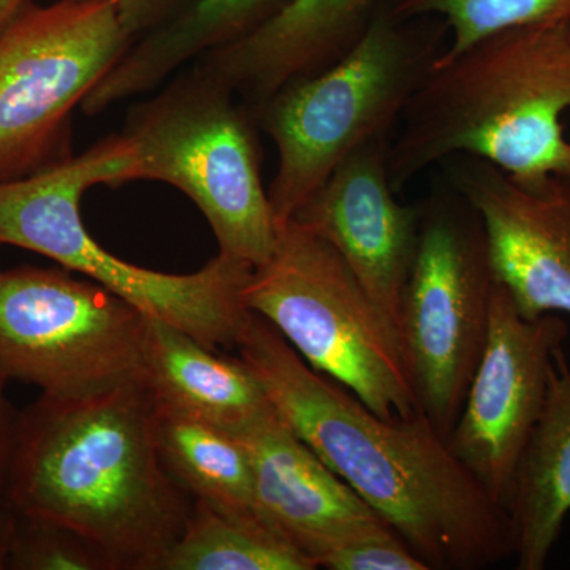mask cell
Instances as JSON below:
<instances>
[{
  "instance_id": "cell-4",
  "label": "cell",
  "mask_w": 570,
  "mask_h": 570,
  "mask_svg": "<svg viewBox=\"0 0 570 570\" xmlns=\"http://www.w3.org/2000/svg\"><path fill=\"white\" fill-rule=\"evenodd\" d=\"M258 130L234 89L194 62L135 104L121 132L97 142L104 184H171L204 213L219 254L255 268L272 257L281 235L262 184Z\"/></svg>"
},
{
  "instance_id": "cell-6",
  "label": "cell",
  "mask_w": 570,
  "mask_h": 570,
  "mask_svg": "<svg viewBox=\"0 0 570 570\" xmlns=\"http://www.w3.org/2000/svg\"><path fill=\"white\" fill-rule=\"evenodd\" d=\"M100 167L94 145L37 174L0 181V245L45 255L213 351L235 348L249 313L243 288L254 266L217 254L198 272L170 275L108 253L86 230L80 214L85 190L102 184Z\"/></svg>"
},
{
  "instance_id": "cell-20",
  "label": "cell",
  "mask_w": 570,
  "mask_h": 570,
  "mask_svg": "<svg viewBox=\"0 0 570 570\" xmlns=\"http://www.w3.org/2000/svg\"><path fill=\"white\" fill-rule=\"evenodd\" d=\"M313 560L257 517L194 499L186 530L157 570H314Z\"/></svg>"
},
{
  "instance_id": "cell-15",
  "label": "cell",
  "mask_w": 570,
  "mask_h": 570,
  "mask_svg": "<svg viewBox=\"0 0 570 570\" xmlns=\"http://www.w3.org/2000/svg\"><path fill=\"white\" fill-rule=\"evenodd\" d=\"M384 0H291L273 20L195 63L247 105L326 69L358 43Z\"/></svg>"
},
{
  "instance_id": "cell-22",
  "label": "cell",
  "mask_w": 570,
  "mask_h": 570,
  "mask_svg": "<svg viewBox=\"0 0 570 570\" xmlns=\"http://www.w3.org/2000/svg\"><path fill=\"white\" fill-rule=\"evenodd\" d=\"M0 570H115L78 532L7 508L0 521Z\"/></svg>"
},
{
  "instance_id": "cell-1",
  "label": "cell",
  "mask_w": 570,
  "mask_h": 570,
  "mask_svg": "<svg viewBox=\"0 0 570 570\" xmlns=\"http://www.w3.org/2000/svg\"><path fill=\"white\" fill-rule=\"evenodd\" d=\"M235 348L279 417L430 570L483 569L515 554L508 510L455 459L425 415L379 417L307 365L253 311Z\"/></svg>"
},
{
  "instance_id": "cell-24",
  "label": "cell",
  "mask_w": 570,
  "mask_h": 570,
  "mask_svg": "<svg viewBox=\"0 0 570 570\" xmlns=\"http://www.w3.org/2000/svg\"><path fill=\"white\" fill-rule=\"evenodd\" d=\"M119 20L132 39L163 24L190 0H112Z\"/></svg>"
},
{
  "instance_id": "cell-21",
  "label": "cell",
  "mask_w": 570,
  "mask_h": 570,
  "mask_svg": "<svg viewBox=\"0 0 570 570\" xmlns=\"http://www.w3.org/2000/svg\"><path fill=\"white\" fill-rule=\"evenodd\" d=\"M401 18H438L449 39L438 59L466 50L483 37L521 28L570 21V0H389Z\"/></svg>"
},
{
  "instance_id": "cell-19",
  "label": "cell",
  "mask_w": 570,
  "mask_h": 570,
  "mask_svg": "<svg viewBox=\"0 0 570 570\" xmlns=\"http://www.w3.org/2000/svg\"><path fill=\"white\" fill-rule=\"evenodd\" d=\"M153 419L165 466L190 497L261 519L253 466L238 439L224 428L154 401Z\"/></svg>"
},
{
  "instance_id": "cell-13",
  "label": "cell",
  "mask_w": 570,
  "mask_h": 570,
  "mask_svg": "<svg viewBox=\"0 0 570 570\" xmlns=\"http://www.w3.org/2000/svg\"><path fill=\"white\" fill-rule=\"evenodd\" d=\"M390 140L374 138L348 154L292 219L335 247L397 332L422 204L397 200L389 178Z\"/></svg>"
},
{
  "instance_id": "cell-9",
  "label": "cell",
  "mask_w": 570,
  "mask_h": 570,
  "mask_svg": "<svg viewBox=\"0 0 570 570\" xmlns=\"http://www.w3.org/2000/svg\"><path fill=\"white\" fill-rule=\"evenodd\" d=\"M132 41L112 0L22 7L0 36V181L71 157V111Z\"/></svg>"
},
{
  "instance_id": "cell-7",
  "label": "cell",
  "mask_w": 570,
  "mask_h": 570,
  "mask_svg": "<svg viewBox=\"0 0 570 570\" xmlns=\"http://www.w3.org/2000/svg\"><path fill=\"white\" fill-rule=\"evenodd\" d=\"M243 303L379 417L422 414L395 325L335 247L306 225L291 219L281 228L275 253L250 273Z\"/></svg>"
},
{
  "instance_id": "cell-18",
  "label": "cell",
  "mask_w": 570,
  "mask_h": 570,
  "mask_svg": "<svg viewBox=\"0 0 570 570\" xmlns=\"http://www.w3.org/2000/svg\"><path fill=\"white\" fill-rule=\"evenodd\" d=\"M570 512V366L562 346L551 362L546 406L524 449L509 515L517 569L542 570Z\"/></svg>"
},
{
  "instance_id": "cell-26",
  "label": "cell",
  "mask_w": 570,
  "mask_h": 570,
  "mask_svg": "<svg viewBox=\"0 0 570 570\" xmlns=\"http://www.w3.org/2000/svg\"><path fill=\"white\" fill-rule=\"evenodd\" d=\"M28 2L29 0H0V36Z\"/></svg>"
},
{
  "instance_id": "cell-25",
  "label": "cell",
  "mask_w": 570,
  "mask_h": 570,
  "mask_svg": "<svg viewBox=\"0 0 570 570\" xmlns=\"http://www.w3.org/2000/svg\"><path fill=\"white\" fill-rule=\"evenodd\" d=\"M7 385L9 381L0 373V521L9 508L7 491H9L11 456H13L18 417H20V412L11 404Z\"/></svg>"
},
{
  "instance_id": "cell-14",
  "label": "cell",
  "mask_w": 570,
  "mask_h": 570,
  "mask_svg": "<svg viewBox=\"0 0 570 570\" xmlns=\"http://www.w3.org/2000/svg\"><path fill=\"white\" fill-rule=\"evenodd\" d=\"M228 433L249 455L258 515L317 569L332 551L392 530L275 409Z\"/></svg>"
},
{
  "instance_id": "cell-8",
  "label": "cell",
  "mask_w": 570,
  "mask_h": 570,
  "mask_svg": "<svg viewBox=\"0 0 570 570\" xmlns=\"http://www.w3.org/2000/svg\"><path fill=\"white\" fill-rule=\"evenodd\" d=\"M420 204L397 335L420 412L448 441L485 348L497 279L482 219L455 187L439 179Z\"/></svg>"
},
{
  "instance_id": "cell-11",
  "label": "cell",
  "mask_w": 570,
  "mask_h": 570,
  "mask_svg": "<svg viewBox=\"0 0 570 570\" xmlns=\"http://www.w3.org/2000/svg\"><path fill=\"white\" fill-rule=\"evenodd\" d=\"M568 336L557 314L521 316L497 281L485 348L448 444L508 512L517 469L546 406L554 351Z\"/></svg>"
},
{
  "instance_id": "cell-3",
  "label": "cell",
  "mask_w": 570,
  "mask_h": 570,
  "mask_svg": "<svg viewBox=\"0 0 570 570\" xmlns=\"http://www.w3.org/2000/svg\"><path fill=\"white\" fill-rule=\"evenodd\" d=\"M570 21L521 26L438 59L411 97L389 148L397 195L452 156H472L534 183L570 178Z\"/></svg>"
},
{
  "instance_id": "cell-2",
  "label": "cell",
  "mask_w": 570,
  "mask_h": 570,
  "mask_svg": "<svg viewBox=\"0 0 570 570\" xmlns=\"http://www.w3.org/2000/svg\"><path fill=\"white\" fill-rule=\"evenodd\" d=\"M7 502L78 532L115 570H157L194 508L157 449L141 382L21 411Z\"/></svg>"
},
{
  "instance_id": "cell-10",
  "label": "cell",
  "mask_w": 570,
  "mask_h": 570,
  "mask_svg": "<svg viewBox=\"0 0 570 570\" xmlns=\"http://www.w3.org/2000/svg\"><path fill=\"white\" fill-rule=\"evenodd\" d=\"M148 318L63 266L0 269V373L56 397L142 384Z\"/></svg>"
},
{
  "instance_id": "cell-16",
  "label": "cell",
  "mask_w": 570,
  "mask_h": 570,
  "mask_svg": "<svg viewBox=\"0 0 570 570\" xmlns=\"http://www.w3.org/2000/svg\"><path fill=\"white\" fill-rule=\"evenodd\" d=\"M291 0H190L163 24L141 33L85 97V115H99L159 88L184 63L230 47L261 29Z\"/></svg>"
},
{
  "instance_id": "cell-23",
  "label": "cell",
  "mask_w": 570,
  "mask_h": 570,
  "mask_svg": "<svg viewBox=\"0 0 570 570\" xmlns=\"http://www.w3.org/2000/svg\"><path fill=\"white\" fill-rule=\"evenodd\" d=\"M318 568L330 570H430L395 531L358 540L326 554Z\"/></svg>"
},
{
  "instance_id": "cell-17",
  "label": "cell",
  "mask_w": 570,
  "mask_h": 570,
  "mask_svg": "<svg viewBox=\"0 0 570 570\" xmlns=\"http://www.w3.org/2000/svg\"><path fill=\"white\" fill-rule=\"evenodd\" d=\"M142 385L154 403L187 412L225 431L238 430L275 409L238 355L213 351L157 318H148L146 325Z\"/></svg>"
},
{
  "instance_id": "cell-12",
  "label": "cell",
  "mask_w": 570,
  "mask_h": 570,
  "mask_svg": "<svg viewBox=\"0 0 570 570\" xmlns=\"http://www.w3.org/2000/svg\"><path fill=\"white\" fill-rule=\"evenodd\" d=\"M439 165L479 213L494 279L521 316L570 314V178L520 181L472 156Z\"/></svg>"
},
{
  "instance_id": "cell-5",
  "label": "cell",
  "mask_w": 570,
  "mask_h": 570,
  "mask_svg": "<svg viewBox=\"0 0 570 570\" xmlns=\"http://www.w3.org/2000/svg\"><path fill=\"white\" fill-rule=\"evenodd\" d=\"M445 39L444 21L397 17L384 0L340 61L249 107L277 149L268 198L281 228L348 154L392 137Z\"/></svg>"
}]
</instances>
